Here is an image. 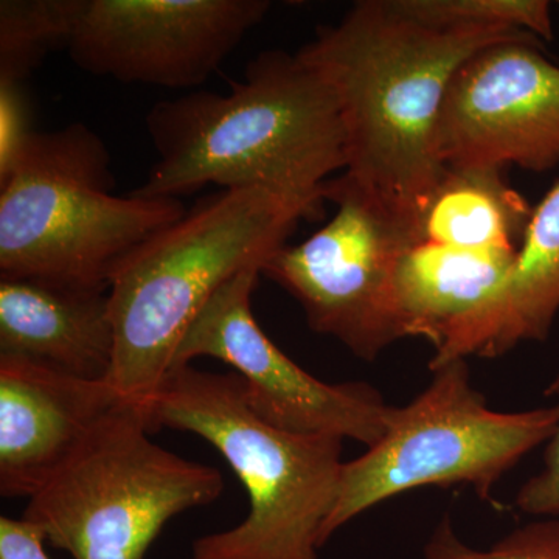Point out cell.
<instances>
[{"label": "cell", "mask_w": 559, "mask_h": 559, "mask_svg": "<svg viewBox=\"0 0 559 559\" xmlns=\"http://www.w3.org/2000/svg\"><path fill=\"white\" fill-rule=\"evenodd\" d=\"M151 432L200 436L221 452L249 496L234 528L193 543V559H319L340 491L344 440L275 428L250 407L237 373L182 366L142 406Z\"/></svg>", "instance_id": "4"}, {"label": "cell", "mask_w": 559, "mask_h": 559, "mask_svg": "<svg viewBox=\"0 0 559 559\" xmlns=\"http://www.w3.org/2000/svg\"><path fill=\"white\" fill-rule=\"evenodd\" d=\"M559 312V182L533 209L509 277L492 300L433 353L429 370L455 359H496L544 342Z\"/></svg>", "instance_id": "14"}, {"label": "cell", "mask_w": 559, "mask_h": 559, "mask_svg": "<svg viewBox=\"0 0 559 559\" xmlns=\"http://www.w3.org/2000/svg\"><path fill=\"white\" fill-rule=\"evenodd\" d=\"M430 373L428 388L406 406H393L384 436L344 463L320 546L359 514L412 489L469 485L495 506L500 479L557 428L555 404L524 412L489 409L471 381L466 359Z\"/></svg>", "instance_id": "7"}, {"label": "cell", "mask_w": 559, "mask_h": 559, "mask_svg": "<svg viewBox=\"0 0 559 559\" xmlns=\"http://www.w3.org/2000/svg\"><path fill=\"white\" fill-rule=\"evenodd\" d=\"M114 348L109 289L0 277V355L108 381Z\"/></svg>", "instance_id": "13"}, {"label": "cell", "mask_w": 559, "mask_h": 559, "mask_svg": "<svg viewBox=\"0 0 559 559\" xmlns=\"http://www.w3.org/2000/svg\"><path fill=\"white\" fill-rule=\"evenodd\" d=\"M520 249H463L411 240L393 282L404 337L439 348L499 293Z\"/></svg>", "instance_id": "15"}, {"label": "cell", "mask_w": 559, "mask_h": 559, "mask_svg": "<svg viewBox=\"0 0 559 559\" xmlns=\"http://www.w3.org/2000/svg\"><path fill=\"white\" fill-rule=\"evenodd\" d=\"M123 401L108 381L0 355V492L33 498Z\"/></svg>", "instance_id": "12"}, {"label": "cell", "mask_w": 559, "mask_h": 559, "mask_svg": "<svg viewBox=\"0 0 559 559\" xmlns=\"http://www.w3.org/2000/svg\"><path fill=\"white\" fill-rule=\"evenodd\" d=\"M146 130L156 164L134 197L180 200L209 186L266 190L323 215V186L347 168L340 102L329 81L282 50L263 51L226 94L156 103Z\"/></svg>", "instance_id": "1"}, {"label": "cell", "mask_w": 559, "mask_h": 559, "mask_svg": "<svg viewBox=\"0 0 559 559\" xmlns=\"http://www.w3.org/2000/svg\"><path fill=\"white\" fill-rule=\"evenodd\" d=\"M558 5H559V2H558Z\"/></svg>", "instance_id": "23"}, {"label": "cell", "mask_w": 559, "mask_h": 559, "mask_svg": "<svg viewBox=\"0 0 559 559\" xmlns=\"http://www.w3.org/2000/svg\"><path fill=\"white\" fill-rule=\"evenodd\" d=\"M336 207L322 229L278 249L261 275L299 301L312 331L364 360L404 340L393 282L409 242L406 216L348 175L323 186Z\"/></svg>", "instance_id": "8"}, {"label": "cell", "mask_w": 559, "mask_h": 559, "mask_svg": "<svg viewBox=\"0 0 559 559\" xmlns=\"http://www.w3.org/2000/svg\"><path fill=\"white\" fill-rule=\"evenodd\" d=\"M307 212L266 190H224L153 235L109 280L110 388L145 406L171 371L180 341L216 290L288 245Z\"/></svg>", "instance_id": "3"}, {"label": "cell", "mask_w": 559, "mask_h": 559, "mask_svg": "<svg viewBox=\"0 0 559 559\" xmlns=\"http://www.w3.org/2000/svg\"><path fill=\"white\" fill-rule=\"evenodd\" d=\"M271 10L267 0H75L70 58L121 83H205Z\"/></svg>", "instance_id": "10"}, {"label": "cell", "mask_w": 559, "mask_h": 559, "mask_svg": "<svg viewBox=\"0 0 559 559\" xmlns=\"http://www.w3.org/2000/svg\"><path fill=\"white\" fill-rule=\"evenodd\" d=\"M412 20L437 27H500L554 39L547 0H390Z\"/></svg>", "instance_id": "18"}, {"label": "cell", "mask_w": 559, "mask_h": 559, "mask_svg": "<svg viewBox=\"0 0 559 559\" xmlns=\"http://www.w3.org/2000/svg\"><path fill=\"white\" fill-rule=\"evenodd\" d=\"M151 433L143 407L120 401L22 518L73 559H146L173 518L224 489L218 469L164 450Z\"/></svg>", "instance_id": "6"}, {"label": "cell", "mask_w": 559, "mask_h": 559, "mask_svg": "<svg viewBox=\"0 0 559 559\" xmlns=\"http://www.w3.org/2000/svg\"><path fill=\"white\" fill-rule=\"evenodd\" d=\"M544 395L555 401L558 423L544 451L543 468L518 491L514 507L535 518H559V370Z\"/></svg>", "instance_id": "20"}, {"label": "cell", "mask_w": 559, "mask_h": 559, "mask_svg": "<svg viewBox=\"0 0 559 559\" xmlns=\"http://www.w3.org/2000/svg\"><path fill=\"white\" fill-rule=\"evenodd\" d=\"M437 148L443 167H557L559 66L544 57L540 39L492 44L459 69L441 109Z\"/></svg>", "instance_id": "11"}, {"label": "cell", "mask_w": 559, "mask_h": 559, "mask_svg": "<svg viewBox=\"0 0 559 559\" xmlns=\"http://www.w3.org/2000/svg\"><path fill=\"white\" fill-rule=\"evenodd\" d=\"M260 275V266L248 267L216 290L180 341L171 370L198 358L223 360L240 374L250 407L275 428L373 447L393 406L366 382L329 384L286 356L252 312Z\"/></svg>", "instance_id": "9"}, {"label": "cell", "mask_w": 559, "mask_h": 559, "mask_svg": "<svg viewBox=\"0 0 559 559\" xmlns=\"http://www.w3.org/2000/svg\"><path fill=\"white\" fill-rule=\"evenodd\" d=\"M46 544L40 528L24 518L0 520V559H51Z\"/></svg>", "instance_id": "22"}, {"label": "cell", "mask_w": 559, "mask_h": 559, "mask_svg": "<svg viewBox=\"0 0 559 559\" xmlns=\"http://www.w3.org/2000/svg\"><path fill=\"white\" fill-rule=\"evenodd\" d=\"M516 39L539 38L514 28L437 27L390 0H360L297 55L340 102L345 175L411 213L444 171L437 132L455 73L485 47Z\"/></svg>", "instance_id": "2"}, {"label": "cell", "mask_w": 559, "mask_h": 559, "mask_svg": "<svg viewBox=\"0 0 559 559\" xmlns=\"http://www.w3.org/2000/svg\"><path fill=\"white\" fill-rule=\"evenodd\" d=\"M75 0L0 2V80L25 83L51 50L68 47Z\"/></svg>", "instance_id": "17"}, {"label": "cell", "mask_w": 559, "mask_h": 559, "mask_svg": "<svg viewBox=\"0 0 559 559\" xmlns=\"http://www.w3.org/2000/svg\"><path fill=\"white\" fill-rule=\"evenodd\" d=\"M33 132L32 103L24 84L0 80V182L13 171Z\"/></svg>", "instance_id": "21"}, {"label": "cell", "mask_w": 559, "mask_h": 559, "mask_svg": "<svg viewBox=\"0 0 559 559\" xmlns=\"http://www.w3.org/2000/svg\"><path fill=\"white\" fill-rule=\"evenodd\" d=\"M533 207L511 189L506 170L444 167L406 216L411 240L463 249H520Z\"/></svg>", "instance_id": "16"}, {"label": "cell", "mask_w": 559, "mask_h": 559, "mask_svg": "<svg viewBox=\"0 0 559 559\" xmlns=\"http://www.w3.org/2000/svg\"><path fill=\"white\" fill-rule=\"evenodd\" d=\"M114 187L108 146L90 127L33 132L0 182V277L109 289L128 253L189 212Z\"/></svg>", "instance_id": "5"}, {"label": "cell", "mask_w": 559, "mask_h": 559, "mask_svg": "<svg viewBox=\"0 0 559 559\" xmlns=\"http://www.w3.org/2000/svg\"><path fill=\"white\" fill-rule=\"evenodd\" d=\"M425 559H559V518H538L511 530L487 550L460 538L450 514H444L423 547Z\"/></svg>", "instance_id": "19"}]
</instances>
